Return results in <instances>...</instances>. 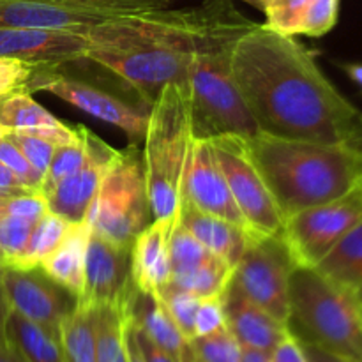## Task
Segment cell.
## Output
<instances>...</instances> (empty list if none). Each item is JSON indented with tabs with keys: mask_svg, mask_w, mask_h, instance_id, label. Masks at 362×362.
<instances>
[{
	"mask_svg": "<svg viewBox=\"0 0 362 362\" xmlns=\"http://www.w3.org/2000/svg\"><path fill=\"white\" fill-rule=\"evenodd\" d=\"M233 80L262 133L349 145L362 112L331 83L296 35L255 23L230 53Z\"/></svg>",
	"mask_w": 362,
	"mask_h": 362,
	"instance_id": "cell-1",
	"label": "cell"
},
{
	"mask_svg": "<svg viewBox=\"0 0 362 362\" xmlns=\"http://www.w3.org/2000/svg\"><path fill=\"white\" fill-rule=\"evenodd\" d=\"M230 6V0H207L194 9L165 7L112 18L85 30L92 41L85 59L115 73L152 105L166 85L187 87L198 37Z\"/></svg>",
	"mask_w": 362,
	"mask_h": 362,
	"instance_id": "cell-2",
	"label": "cell"
},
{
	"mask_svg": "<svg viewBox=\"0 0 362 362\" xmlns=\"http://www.w3.org/2000/svg\"><path fill=\"white\" fill-rule=\"evenodd\" d=\"M247 152L283 216L325 204L359 186L362 158L346 145L318 144L260 133Z\"/></svg>",
	"mask_w": 362,
	"mask_h": 362,
	"instance_id": "cell-3",
	"label": "cell"
},
{
	"mask_svg": "<svg viewBox=\"0 0 362 362\" xmlns=\"http://www.w3.org/2000/svg\"><path fill=\"white\" fill-rule=\"evenodd\" d=\"M253 25L255 21L246 20L230 6L198 37L187 76L194 140H214L219 136L250 140L262 133L240 95L230 66L233 42Z\"/></svg>",
	"mask_w": 362,
	"mask_h": 362,
	"instance_id": "cell-4",
	"label": "cell"
},
{
	"mask_svg": "<svg viewBox=\"0 0 362 362\" xmlns=\"http://www.w3.org/2000/svg\"><path fill=\"white\" fill-rule=\"evenodd\" d=\"M193 141L189 90L166 85L151 105L141 151L152 219L179 214Z\"/></svg>",
	"mask_w": 362,
	"mask_h": 362,
	"instance_id": "cell-5",
	"label": "cell"
},
{
	"mask_svg": "<svg viewBox=\"0 0 362 362\" xmlns=\"http://www.w3.org/2000/svg\"><path fill=\"white\" fill-rule=\"evenodd\" d=\"M288 329L349 362H362V308L352 290L315 267H296L290 276Z\"/></svg>",
	"mask_w": 362,
	"mask_h": 362,
	"instance_id": "cell-6",
	"label": "cell"
},
{
	"mask_svg": "<svg viewBox=\"0 0 362 362\" xmlns=\"http://www.w3.org/2000/svg\"><path fill=\"white\" fill-rule=\"evenodd\" d=\"M87 221L92 232L124 246H131L152 221L144 154L138 145L115 151Z\"/></svg>",
	"mask_w": 362,
	"mask_h": 362,
	"instance_id": "cell-7",
	"label": "cell"
},
{
	"mask_svg": "<svg viewBox=\"0 0 362 362\" xmlns=\"http://www.w3.org/2000/svg\"><path fill=\"white\" fill-rule=\"evenodd\" d=\"M362 221V187L313 205L285 219L283 240L296 267H317L336 244Z\"/></svg>",
	"mask_w": 362,
	"mask_h": 362,
	"instance_id": "cell-8",
	"label": "cell"
},
{
	"mask_svg": "<svg viewBox=\"0 0 362 362\" xmlns=\"http://www.w3.org/2000/svg\"><path fill=\"white\" fill-rule=\"evenodd\" d=\"M219 166L232 197L253 235L283 237L285 216L276 204L264 177L247 152L246 138L219 136L212 140Z\"/></svg>",
	"mask_w": 362,
	"mask_h": 362,
	"instance_id": "cell-9",
	"label": "cell"
},
{
	"mask_svg": "<svg viewBox=\"0 0 362 362\" xmlns=\"http://www.w3.org/2000/svg\"><path fill=\"white\" fill-rule=\"evenodd\" d=\"M296 269L283 237H251L233 269V283L253 303L288 325L290 276Z\"/></svg>",
	"mask_w": 362,
	"mask_h": 362,
	"instance_id": "cell-10",
	"label": "cell"
},
{
	"mask_svg": "<svg viewBox=\"0 0 362 362\" xmlns=\"http://www.w3.org/2000/svg\"><path fill=\"white\" fill-rule=\"evenodd\" d=\"M28 92H49L62 101L69 103L74 108L119 127L127 134L129 144L136 145L144 140L147 129L148 113L141 112L136 106L122 101L117 95L101 88L88 85L85 81L74 80L66 74L53 73L48 67H37L28 81Z\"/></svg>",
	"mask_w": 362,
	"mask_h": 362,
	"instance_id": "cell-11",
	"label": "cell"
},
{
	"mask_svg": "<svg viewBox=\"0 0 362 362\" xmlns=\"http://www.w3.org/2000/svg\"><path fill=\"white\" fill-rule=\"evenodd\" d=\"M2 278L13 311L59 338L60 325L76 306V297L41 267H2Z\"/></svg>",
	"mask_w": 362,
	"mask_h": 362,
	"instance_id": "cell-12",
	"label": "cell"
},
{
	"mask_svg": "<svg viewBox=\"0 0 362 362\" xmlns=\"http://www.w3.org/2000/svg\"><path fill=\"white\" fill-rule=\"evenodd\" d=\"M182 200L189 202L204 214L225 219L250 232L239 205L233 200L225 173L219 166L212 140L193 141L184 175Z\"/></svg>",
	"mask_w": 362,
	"mask_h": 362,
	"instance_id": "cell-13",
	"label": "cell"
},
{
	"mask_svg": "<svg viewBox=\"0 0 362 362\" xmlns=\"http://www.w3.org/2000/svg\"><path fill=\"white\" fill-rule=\"evenodd\" d=\"M134 290L131 281V246L90 232L85 260L83 292L78 303L87 306L122 303Z\"/></svg>",
	"mask_w": 362,
	"mask_h": 362,
	"instance_id": "cell-14",
	"label": "cell"
},
{
	"mask_svg": "<svg viewBox=\"0 0 362 362\" xmlns=\"http://www.w3.org/2000/svg\"><path fill=\"white\" fill-rule=\"evenodd\" d=\"M92 41L85 32L66 28H0V55L34 67L53 69L85 59Z\"/></svg>",
	"mask_w": 362,
	"mask_h": 362,
	"instance_id": "cell-15",
	"label": "cell"
},
{
	"mask_svg": "<svg viewBox=\"0 0 362 362\" xmlns=\"http://www.w3.org/2000/svg\"><path fill=\"white\" fill-rule=\"evenodd\" d=\"M88 156L87 161L69 177L60 180L52 193L46 197L48 211L60 216L69 223L87 221V216L94 205L95 194L103 182L110 161L117 148L95 136L92 131H87Z\"/></svg>",
	"mask_w": 362,
	"mask_h": 362,
	"instance_id": "cell-16",
	"label": "cell"
},
{
	"mask_svg": "<svg viewBox=\"0 0 362 362\" xmlns=\"http://www.w3.org/2000/svg\"><path fill=\"white\" fill-rule=\"evenodd\" d=\"M223 310L226 327L243 345V349L272 354V350L290 334L288 325L253 303L233 283V279H230L228 286L223 292Z\"/></svg>",
	"mask_w": 362,
	"mask_h": 362,
	"instance_id": "cell-17",
	"label": "cell"
},
{
	"mask_svg": "<svg viewBox=\"0 0 362 362\" xmlns=\"http://www.w3.org/2000/svg\"><path fill=\"white\" fill-rule=\"evenodd\" d=\"M179 214L152 219L131 244V281L141 293H158L172 276L170 237Z\"/></svg>",
	"mask_w": 362,
	"mask_h": 362,
	"instance_id": "cell-18",
	"label": "cell"
},
{
	"mask_svg": "<svg viewBox=\"0 0 362 362\" xmlns=\"http://www.w3.org/2000/svg\"><path fill=\"white\" fill-rule=\"evenodd\" d=\"M117 16L122 14L57 6L42 0H0V28H66L85 32Z\"/></svg>",
	"mask_w": 362,
	"mask_h": 362,
	"instance_id": "cell-19",
	"label": "cell"
},
{
	"mask_svg": "<svg viewBox=\"0 0 362 362\" xmlns=\"http://www.w3.org/2000/svg\"><path fill=\"white\" fill-rule=\"evenodd\" d=\"M179 223L189 230L212 255L225 260L233 269L243 257L250 239L255 237L233 223L204 214L186 200H180Z\"/></svg>",
	"mask_w": 362,
	"mask_h": 362,
	"instance_id": "cell-20",
	"label": "cell"
},
{
	"mask_svg": "<svg viewBox=\"0 0 362 362\" xmlns=\"http://www.w3.org/2000/svg\"><path fill=\"white\" fill-rule=\"evenodd\" d=\"M133 322L156 343L172 354L179 362H194L191 341L182 334L156 293H141L134 288L131 297Z\"/></svg>",
	"mask_w": 362,
	"mask_h": 362,
	"instance_id": "cell-21",
	"label": "cell"
},
{
	"mask_svg": "<svg viewBox=\"0 0 362 362\" xmlns=\"http://www.w3.org/2000/svg\"><path fill=\"white\" fill-rule=\"evenodd\" d=\"M90 232L92 228L88 221L74 223L62 243L59 244V247L52 255H48L39 265L53 281L64 286L76 299L83 292L85 260H87Z\"/></svg>",
	"mask_w": 362,
	"mask_h": 362,
	"instance_id": "cell-22",
	"label": "cell"
},
{
	"mask_svg": "<svg viewBox=\"0 0 362 362\" xmlns=\"http://www.w3.org/2000/svg\"><path fill=\"white\" fill-rule=\"evenodd\" d=\"M133 292L122 303L92 306L94 308V336L98 362H127L126 327L131 315Z\"/></svg>",
	"mask_w": 362,
	"mask_h": 362,
	"instance_id": "cell-23",
	"label": "cell"
},
{
	"mask_svg": "<svg viewBox=\"0 0 362 362\" xmlns=\"http://www.w3.org/2000/svg\"><path fill=\"white\" fill-rule=\"evenodd\" d=\"M6 336L27 362H66L59 338L16 311H11Z\"/></svg>",
	"mask_w": 362,
	"mask_h": 362,
	"instance_id": "cell-24",
	"label": "cell"
},
{
	"mask_svg": "<svg viewBox=\"0 0 362 362\" xmlns=\"http://www.w3.org/2000/svg\"><path fill=\"white\" fill-rule=\"evenodd\" d=\"M315 269L349 290L362 286V221Z\"/></svg>",
	"mask_w": 362,
	"mask_h": 362,
	"instance_id": "cell-25",
	"label": "cell"
},
{
	"mask_svg": "<svg viewBox=\"0 0 362 362\" xmlns=\"http://www.w3.org/2000/svg\"><path fill=\"white\" fill-rule=\"evenodd\" d=\"M59 341L66 362H98L94 336V308L76 303L60 325Z\"/></svg>",
	"mask_w": 362,
	"mask_h": 362,
	"instance_id": "cell-26",
	"label": "cell"
},
{
	"mask_svg": "<svg viewBox=\"0 0 362 362\" xmlns=\"http://www.w3.org/2000/svg\"><path fill=\"white\" fill-rule=\"evenodd\" d=\"M62 120L34 101L28 92L2 95L0 98V124L6 131H27L37 127H52Z\"/></svg>",
	"mask_w": 362,
	"mask_h": 362,
	"instance_id": "cell-27",
	"label": "cell"
},
{
	"mask_svg": "<svg viewBox=\"0 0 362 362\" xmlns=\"http://www.w3.org/2000/svg\"><path fill=\"white\" fill-rule=\"evenodd\" d=\"M71 226H73V223L66 221L64 218H60V216L53 214V212L49 211L46 212V214L35 223L34 228H32L30 239H28L27 247H25L23 257H21L18 267L13 269L39 267L41 262L59 247V244L62 243L64 237L67 235Z\"/></svg>",
	"mask_w": 362,
	"mask_h": 362,
	"instance_id": "cell-28",
	"label": "cell"
},
{
	"mask_svg": "<svg viewBox=\"0 0 362 362\" xmlns=\"http://www.w3.org/2000/svg\"><path fill=\"white\" fill-rule=\"evenodd\" d=\"M232 276L233 267H230L219 257H212L211 260L205 262L204 265H200L194 271L175 276V278H170V281L166 285L182 288L186 292H191L193 296L204 299V297L221 296L226 286H228Z\"/></svg>",
	"mask_w": 362,
	"mask_h": 362,
	"instance_id": "cell-29",
	"label": "cell"
},
{
	"mask_svg": "<svg viewBox=\"0 0 362 362\" xmlns=\"http://www.w3.org/2000/svg\"><path fill=\"white\" fill-rule=\"evenodd\" d=\"M78 129H80V140H78L76 144L60 145V147H57L55 154H53L52 161H49L48 170H46L41 184V194L45 198L52 193V189L60 182V180L76 172V170L87 161L88 129L83 126H78Z\"/></svg>",
	"mask_w": 362,
	"mask_h": 362,
	"instance_id": "cell-30",
	"label": "cell"
},
{
	"mask_svg": "<svg viewBox=\"0 0 362 362\" xmlns=\"http://www.w3.org/2000/svg\"><path fill=\"white\" fill-rule=\"evenodd\" d=\"M212 257L216 255H212L189 230L177 223L170 237V267H172L170 278L194 271Z\"/></svg>",
	"mask_w": 362,
	"mask_h": 362,
	"instance_id": "cell-31",
	"label": "cell"
},
{
	"mask_svg": "<svg viewBox=\"0 0 362 362\" xmlns=\"http://www.w3.org/2000/svg\"><path fill=\"white\" fill-rule=\"evenodd\" d=\"M194 362H243V345L228 327L191 339Z\"/></svg>",
	"mask_w": 362,
	"mask_h": 362,
	"instance_id": "cell-32",
	"label": "cell"
},
{
	"mask_svg": "<svg viewBox=\"0 0 362 362\" xmlns=\"http://www.w3.org/2000/svg\"><path fill=\"white\" fill-rule=\"evenodd\" d=\"M34 225L6 212L0 216V267H18Z\"/></svg>",
	"mask_w": 362,
	"mask_h": 362,
	"instance_id": "cell-33",
	"label": "cell"
},
{
	"mask_svg": "<svg viewBox=\"0 0 362 362\" xmlns=\"http://www.w3.org/2000/svg\"><path fill=\"white\" fill-rule=\"evenodd\" d=\"M156 296L159 297L177 327L191 341L194 338V318L200 306V297L172 285H165Z\"/></svg>",
	"mask_w": 362,
	"mask_h": 362,
	"instance_id": "cell-34",
	"label": "cell"
},
{
	"mask_svg": "<svg viewBox=\"0 0 362 362\" xmlns=\"http://www.w3.org/2000/svg\"><path fill=\"white\" fill-rule=\"evenodd\" d=\"M339 14V0H310L300 20L297 35L322 37L334 28Z\"/></svg>",
	"mask_w": 362,
	"mask_h": 362,
	"instance_id": "cell-35",
	"label": "cell"
},
{
	"mask_svg": "<svg viewBox=\"0 0 362 362\" xmlns=\"http://www.w3.org/2000/svg\"><path fill=\"white\" fill-rule=\"evenodd\" d=\"M310 0H269L265 6V25L286 35H297Z\"/></svg>",
	"mask_w": 362,
	"mask_h": 362,
	"instance_id": "cell-36",
	"label": "cell"
},
{
	"mask_svg": "<svg viewBox=\"0 0 362 362\" xmlns=\"http://www.w3.org/2000/svg\"><path fill=\"white\" fill-rule=\"evenodd\" d=\"M42 2L66 7H80V9H98L119 14H131L165 9L168 0H42Z\"/></svg>",
	"mask_w": 362,
	"mask_h": 362,
	"instance_id": "cell-37",
	"label": "cell"
},
{
	"mask_svg": "<svg viewBox=\"0 0 362 362\" xmlns=\"http://www.w3.org/2000/svg\"><path fill=\"white\" fill-rule=\"evenodd\" d=\"M0 163H4L21 180L23 186L41 193L42 175L30 165V161L25 158L23 152L18 148V145L7 134L0 140Z\"/></svg>",
	"mask_w": 362,
	"mask_h": 362,
	"instance_id": "cell-38",
	"label": "cell"
},
{
	"mask_svg": "<svg viewBox=\"0 0 362 362\" xmlns=\"http://www.w3.org/2000/svg\"><path fill=\"white\" fill-rule=\"evenodd\" d=\"M6 134L18 145L25 158L30 161V165L45 177L49 161L57 151V145L41 136L25 133V131H6Z\"/></svg>",
	"mask_w": 362,
	"mask_h": 362,
	"instance_id": "cell-39",
	"label": "cell"
},
{
	"mask_svg": "<svg viewBox=\"0 0 362 362\" xmlns=\"http://www.w3.org/2000/svg\"><path fill=\"white\" fill-rule=\"evenodd\" d=\"M35 69L37 67L30 66L23 60L0 55V98L18 94V92H28V81Z\"/></svg>",
	"mask_w": 362,
	"mask_h": 362,
	"instance_id": "cell-40",
	"label": "cell"
},
{
	"mask_svg": "<svg viewBox=\"0 0 362 362\" xmlns=\"http://www.w3.org/2000/svg\"><path fill=\"white\" fill-rule=\"evenodd\" d=\"M223 327H226L225 310H223V293L221 296L200 299L197 318H194V338L209 336L212 332H218Z\"/></svg>",
	"mask_w": 362,
	"mask_h": 362,
	"instance_id": "cell-41",
	"label": "cell"
},
{
	"mask_svg": "<svg viewBox=\"0 0 362 362\" xmlns=\"http://www.w3.org/2000/svg\"><path fill=\"white\" fill-rule=\"evenodd\" d=\"M4 212L14 216V218L25 219V221L37 223L48 212V202L39 191L16 194V197H11L7 200Z\"/></svg>",
	"mask_w": 362,
	"mask_h": 362,
	"instance_id": "cell-42",
	"label": "cell"
},
{
	"mask_svg": "<svg viewBox=\"0 0 362 362\" xmlns=\"http://www.w3.org/2000/svg\"><path fill=\"white\" fill-rule=\"evenodd\" d=\"M133 318V317H131ZM133 332L134 338H136L138 346H140V352L144 356L145 362H179L172 354H168L166 350H163L161 346L156 345L140 327L133 322Z\"/></svg>",
	"mask_w": 362,
	"mask_h": 362,
	"instance_id": "cell-43",
	"label": "cell"
},
{
	"mask_svg": "<svg viewBox=\"0 0 362 362\" xmlns=\"http://www.w3.org/2000/svg\"><path fill=\"white\" fill-rule=\"evenodd\" d=\"M271 359L272 362H310L303 346H300L299 339L292 332L272 350Z\"/></svg>",
	"mask_w": 362,
	"mask_h": 362,
	"instance_id": "cell-44",
	"label": "cell"
},
{
	"mask_svg": "<svg viewBox=\"0 0 362 362\" xmlns=\"http://www.w3.org/2000/svg\"><path fill=\"white\" fill-rule=\"evenodd\" d=\"M0 191L2 193L11 194V197H16V194H25L32 193V189H28L27 186L21 184V180L7 168L4 163H0Z\"/></svg>",
	"mask_w": 362,
	"mask_h": 362,
	"instance_id": "cell-45",
	"label": "cell"
},
{
	"mask_svg": "<svg viewBox=\"0 0 362 362\" xmlns=\"http://www.w3.org/2000/svg\"><path fill=\"white\" fill-rule=\"evenodd\" d=\"M300 346H303L304 354H306L308 361L310 362H349L345 359H341V357L334 356V354L327 352V350H324L322 346L318 345H313V343H308V341H300Z\"/></svg>",
	"mask_w": 362,
	"mask_h": 362,
	"instance_id": "cell-46",
	"label": "cell"
},
{
	"mask_svg": "<svg viewBox=\"0 0 362 362\" xmlns=\"http://www.w3.org/2000/svg\"><path fill=\"white\" fill-rule=\"evenodd\" d=\"M11 311H13V308H11L9 297H7L2 278V267H0V338H6V325L7 320H9Z\"/></svg>",
	"mask_w": 362,
	"mask_h": 362,
	"instance_id": "cell-47",
	"label": "cell"
},
{
	"mask_svg": "<svg viewBox=\"0 0 362 362\" xmlns=\"http://www.w3.org/2000/svg\"><path fill=\"white\" fill-rule=\"evenodd\" d=\"M0 362H27L20 350L6 338H0Z\"/></svg>",
	"mask_w": 362,
	"mask_h": 362,
	"instance_id": "cell-48",
	"label": "cell"
},
{
	"mask_svg": "<svg viewBox=\"0 0 362 362\" xmlns=\"http://www.w3.org/2000/svg\"><path fill=\"white\" fill-rule=\"evenodd\" d=\"M243 362H272L271 354L260 352V350L243 349Z\"/></svg>",
	"mask_w": 362,
	"mask_h": 362,
	"instance_id": "cell-49",
	"label": "cell"
},
{
	"mask_svg": "<svg viewBox=\"0 0 362 362\" xmlns=\"http://www.w3.org/2000/svg\"><path fill=\"white\" fill-rule=\"evenodd\" d=\"M343 69L346 71V74L350 76V80L354 83H357L362 88V64H345Z\"/></svg>",
	"mask_w": 362,
	"mask_h": 362,
	"instance_id": "cell-50",
	"label": "cell"
},
{
	"mask_svg": "<svg viewBox=\"0 0 362 362\" xmlns=\"http://www.w3.org/2000/svg\"><path fill=\"white\" fill-rule=\"evenodd\" d=\"M346 147L352 148V151L356 152L357 156H361V158H362V122H361L359 131H357V134L352 138V141H350V144L346 145Z\"/></svg>",
	"mask_w": 362,
	"mask_h": 362,
	"instance_id": "cell-51",
	"label": "cell"
},
{
	"mask_svg": "<svg viewBox=\"0 0 362 362\" xmlns=\"http://www.w3.org/2000/svg\"><path fill=\"white\" fill-rule=\"evenodd\" d=\"M243 2L250 4V6L255 7V9H258V11H262V13H264V9H265V6H267L269 0H243Z\"/></svg>",
	"mask_w": 362,
	"mask_h": 362,
	"instance_id": "cell-52",
	"label": "cell"
},
{
	"mask_svg": "<svg viewBox=\"0 0 362 362\" xmlns=\"http://www.w3.org/2000/svg\"><path fill=\"white\" fill-rule=\"evenodd\" d=\"M9 198H11V194L2 193V191H0V216H2L4 211H6V204H7V200H9Z\"/></svg>",
	"mask_w": 362,
	"mask_h": 362,
	"instance_id": "cell-53",
	"label": "cell"
},
{
	"mask_svg": "<svg viewBox=\"0 0 362 362\" xmlns=\"http://www.w3.org/2000/svg\"><path fill=\"white\" fill-rule=\"evenodd\" d=\"M352 292H354V296H356L357 303H359L361 308H362V286H359V288H356V290H352Z\"/></svg>",
	"mask_w": 362,
	"mask_h": 362,
	"instance_id": "cell-54",
	"label": "cell"
},
{
	"mask_svg": "<svg viewBox=\"0 0 362 362\" xmlns=\"http://www.w3.org/2000/svg\"><path fill=\"white\" fill-rule=\"evenodd\" d=\"M4 136H6V127H4L2 124H0V140H2Z\"/></svg>",
	"mask_w": 362,
	"mask_h": 362,
	"instance_id": "cell-55",
	"label": "cell"
},
{
	"mask_svg": "<svg viewBox=\"0 0 362 362\" xmlns=\"http://www.w3.org/2000/svg\"><path fill=\"white\" fill-rule=\"evenodd\" d=\"M359 186L362 187V170H361V177H359Z\"/></svg>",
	"mask_w": 362,
	"mask_h": 362,
	"instance_id": "cell-56",
	"label": "cell"
}]
</instances>
